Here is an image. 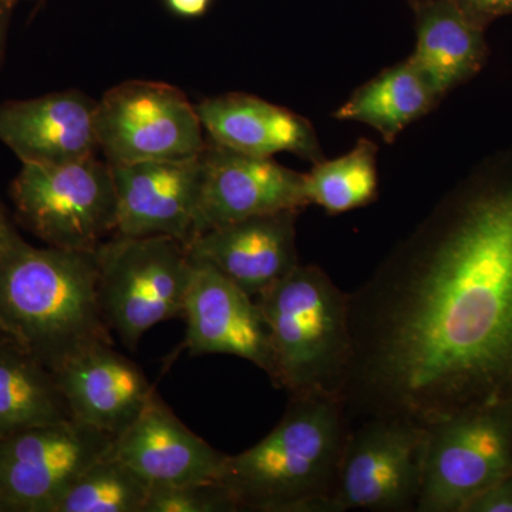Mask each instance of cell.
<instances>
[{"instance_id":"6da1fadb","label":"cell","mask_w":512,"mask_h":512,"mask_svg":"<svg viewBox=\"0 0 512 512\" xmlns=\"http://www.w3.org/2000/svg\"><path fill=\"white\" fill-rule=\"evenodd\" d=\"M350 419L512 400V150L478 164L348 293Z\"/></svg>"},{"instance_id":"7a4b0ae2","label":"cell","mask_w":512,"mask_h":512,"mask_svg":"<svg viewBox=\"0 0 512 512\" xmlns=\"http://www.w3.org/2000/svg\"><path fill=\"white\" fill-rule=\"evenodd\" d=\"M0 335L52 372L96 343H113L99 298L96 251L35 247L9 214L0 224Z\"/></svg>"},{"instance_id":"3957f363","label":"cell","mask_w":512,"mask_h":512,"mask_svg":"<svg viewBox=\"0 0 512 512\" xmlns=\"http://www.w3.org/2000/svg\"><path fill=\"white\" fill-rule=\"evenodd\" d=\"M352 426L336 397H289L268 436L225 458L220 483L241 511L339 512L336 485Z\"/></svg>"},{"instance_id":"277c9868","label":"cell","mask_w":512,"mask_h":512,"mask_svg":"<svg viewBox=\"0 0 512 512\" xmlns=\"http://www.w3.org/2000/svg\"><path fill=\"white\" fill-rule=\"evenodd\" d=\"M256 301L271 333L272 384L289 397L342 400L352 359L348 293L319 266L299 264Z\"/></svg>"},{"instance_id":"5b68a950","label":"cell","mask_w":512,"mask_h":512,"mask_svg":"<svg viewBox=\"0 0 512 512\" xmlns=\"http://www.w3.org/2000/svg\"><path fill=\"white\" fill-rule=\"evenodd\" d=\"M96 256L101 309L127 349L136 350L154 326L183 316L194 271L183 242L116 234Z\"/></svg>"},{"instance_id":"8992f818","label":"cell","mask_w":512,"mask_h":512,"mask_svg":"<svg viewBox=\"0 0 512 512\" xmlns=\"http://www.w3.org/2000/svg\"><path fill=\"white\" fill-rule=\"evenodd\" d=\"M19 225L47 247L96 251L117 231V195L109 161L22 164L9 188Z\"/></svg>"},{"instance_id":"52a82bcc","label":"cell","mask_w":512,"mask_h":512,"mask_svg":"<svg viewBox=\"0 0 512 512\" xmlns=\"http://www.w3.org/2000/svg\"><path fill=\"white\" fill-rule=\"evenodd\" d=\"M512 473V400L426 426L417 512H464L478 494Z\"/></svg>"},{"instance_id":"ba28073f","label":"cell","mask_w":512,"mask_h":512,"mask_svg":"<svg viewBox=\"0 0 512 512\" xmlns=\"http://www.w3.org/2000/svg\"><path fill=\"white\" fill-rule=\"evenodd\" d=\"M99 148L110 164L197 156L207 144L194 104L177 87L131 80L97 101Z\"/></svg>"},{"instance_id":"9c48e42d","label":"cell","mask_w":512,"mask_h":512,"mask_svg":"<svg viewBox=\"0 0 512 512\" xmlns=\"http://www.w3.org/2000/svg\"><path fill=\"white\" fill-rule=\"evenodd\" d=\"M352 426L340 464L339 512L416 511L426 426L403 417H369Z\"/></svg>"},{"instance_id":"30bf717a","label":"cell","mask_w":512,"mask_h":512,"mask_svg":"<svg viewBox=\"0 0 512 512\" xmlns=\"http://www.w3.org/2000/svg\"><path fill=\"white\" fill-rule=\"evenodd\" d=\"M113 437L69 419L0 440V512H50Z\"/></svg>"},{"instance_id":"8fae6325","label":"cell","mask_w":512,"mask_h":512,"mask_svg":"<svg viewBox=\"0 0 512 512\" xmlns=\"http://www.w3.org/2000/svg\"><path fill=\"white\" fill-rule=\"evenodd\" d=\"M204 180L195 237L221 227L278 212L309 207L305 174L274 158L247 156L208 140L202 151Z\"/></svg>"},{"instance_id":"7c38bea8","label":"cell","mask_w":512,"mask_h":512,"mask_svg":"<svg viewBox=\"0 0 512 512\" xmlns=\"http://www.w3.org/2000/svg\"><path fill=\"white\" fill-rule=\"evenodd\" d=\"M192 264L181 348L190 356L229 355L248 360L274 383L271 333L258 301L208 262L192 259Z\"/></svg>"},{"instance_id":"4fadbf2b","label":"cell","mask_w":512,"mask_h":512,"mask_svg":"<svg viewBox=\"0 0 512 512\" xmlns=\"http://www.w3.org/2000/svg\"><path fill=\"white\" fill-rule=\"evenodd\" d=\"M110 165L117 195L116 234L170 237L187 247L195 238L200 207L202 153L173 160Z\"/></svg>"},{"instance_id":"5bb4252c","label":"cell","mask_w":512,"mask_h":512,"mask_svg":"<svg viewBox=\"0 0 512 512\" xmlns=\"http://www.w3.org/2000/svg\"><path fill=\"white\" fill-rule=\"evenodd\" d=\"M55 377L72 419L116 439L143 413L156 387L137 363L96 343L70 357Z\"/></svg>"},{"instance_id":"9a60e30c","label":"cell","mask_w":512,"mask_h":512,"mask_svg":"<svg viewBox=\"0 0 512 512\" xmlns=\"http://www.w3.org/2000/svg\"><path fill=\"white\" fill-rule=\"evenodd\" d=\"M97 101L76 90L0 103V143L22 164L60 165L99 150Z\"/></svg>"},{"instance_id":"2e32d148","label":"cell","mask_w":512,"mask_h":512,"mask_svg":"<svg viewBox=\"0 0 512 512\" xmlns=\"http://www.w3.org/2000/svg\"><path fill=\"white\" fill-rule=\"evenodd\" d=\"M298 215L278 212L208 229L187 245L188 254L256 299L299 265Z\"/></svg>"},{"instance_id":"e0dca14e","label":"cell","mask_w":512,"mask_h":512,"mask_svg":"<svg viewBox=\"0 0 512 512\" xmlns=\"http://www.w3.org/2000/svg\"><path fill=\"white\" fill-rule=\"evenodd\" d=\"M110 453L151 485L220 483L227 458L188 429L157 392Z\"/></svg>"},{"instance_id":"ac0fdd59","label":"cell","mask_w":512,"mask_h":512,"mask_svg":"<svg viewBox=\"0 0 512 512\" xmlns=\"http://www.w3.org/2000/svg\"><path fill=\"white\" fill-rule=\"evenodd\" d=\"M208 140L247 156L272 158L291 153L325 160L311 121L301 114L245 93H228L195 104Z\"/></svg>"},{"instance_id":"d6986e66","label":"cell","mask_w":512,"mask_h":512,"mask_svg":"<svg viewBox=\"0 0 512 512\" xmlns=\"http://www.w3.org/2000/svg\"><path fill=\"white\" fill-rule=\"evenodd\" d=\"M412 6L416 47L410 60L444 99L483 70L490 55L485 29L450 0H419Z\"/></svg>"},{"instance_id":"ffe728a7","label":"cell","mask_w":512,"mask_h":512,"mask_svg":"<svg viewBox=\"0 0 512 512\" xmlns=\"http://www.w3.org/2000/svg\"><path fill=\"white\" fill-rule=\"evenodd\" d=\"M443 101L412 60L387 67L357 87L333 117L375 128L393 143L414 121L427 116Z\"/></svg>"},{"instance_id":"44dd1931","label":"cell","mask_w":512,"mask_h":512,"mask_svg":"<svg viewBox=\"0 0 512 512\" xmlns=\"http://www.w3.org/2000/svg\"><path fill=\"white\" fill-rule=\"evenodd\" d=\"M72 419L55 373L0 335V440Z\"/></svg>"},{"instance_id":"7402d4cb","label":"cell","mask_w":512,"mask_h":512,"mask_svg":"<svg viewBox=\"0 0 512 512\" xmlns=\"http://www.w3.org/2000/svg\"><path fill=\"white\" fill-rule=\"evenodd\" d=\"M305 183L309 204L318 205L328 215L373 204L379 195L377 144L360 138L345 156L313 164Z\"/></svg>"},{"instance_id":"603a6c76","label":"cell","mask_w":512,"mask_h":512,"mask_svg":"<svg viewBox=\"0 0 512 512\" xmlns=\"http://www.w3.org/2000/svg\"><path fill=\"white\" fill-rule=\"evenodd\" d=\"M150 490L146 478L109 453L86 468L50 512H144Z\"/></svg>"},{"instance_id":"cb8c5ba5","label":"cell","mask_w":512,"mask_h":512,"mask_svg":"<svg viewBox=\"0 0 512 512\" xmlns=\"http://www.w3.org/2000/svg\"><path fill=\"white\" fill-rule=\"evenodd\" d=\"M234 495L221 483L151 485L144 512H237Z\"/></svg>"},{"instance_id":"d4e9b609","label":"cell","mask_w":512,"mask_h":512,"mask_svg":"<svg viewBox=\"0 0 512 512\" xmlns=\"http://www.w3.org/2000/svg\"><path fill=\"white\" fill-rule=\"evenodd\" d=\"M464 512H512V473L485 488Z\"/></svg>"},{"instance_id":"484cf974","label":"cell","mask_w":512,"mask_h":512,"mask_svg":"<svg viewBox=\"0 0 512 512\" xmlns=\"http://www.w3.org/2000/svg\"><path fill=\"white\" fill-rule=\"evenodd\" d=\"M471 22L487 29L494 20L511 15L512 0H450Z\"/></svg>"},{"instance_id":"4316f807","label":"cell","mask_w":512,"mask_h":512,"mask_svg":"<svg viewBox=\"0 0 512 512\" xmlns=\"http://www.w3.org/2000/svg\"><path fill=\"white\" fill-rule=\"evenodd\" d=\"M165 2L175 15L183 18H198L207 13L212 0H165Z\"/></svg>"},{"instance_id":"83f0119b","label":"cell","mask_w":512,"mask_h":512,"mask_svg":"<svg viewBox=\"0 0 512 512\" xmlns=\"http://www.w3.org/2000/svg\"><path fill=\"white\" fill-rule=\"evenodd\" d=\"M15 8L8 3H0V64H2L3 56H5L6 39H8V30L10 16Z\"/></svg>"},{"instance_id":"f1b7e54d","label":"cell","mask_w":512,"mask_h":512,"mask_svg":"<svg viewBox=\"0 0 512 512\" xmlns=\"http://www.w3.org/2000/svg\"><path fill=\"white\" fill-rule=\"evenodd\" d=\"M6 215H8V211L5 210L2 202H0V224H2L3 218H5Z\"/></svg>"},{"instance_id":"f546056e","label":"cell","mask_w":512,"mask_h":512,"mask_svg":"<svg viewBox=\"0 0 512 512\" xmlns=\"http://www.w3.org/2000/svg\"><path fill=\"white\" fill-rule=\"evenodd\" d=\"M20 2V0H0V3H8V5L15 6L16 3Z\"/></svg>"},{"instance_id":"4dcf8cb0","label":"cell","mask_w":512,"mask_h":512,"mask_svg":"<svg viewBox=\"0 0 512 512\" xmlns=\"http://www.w3.org/2000/svg\"><path fill=\"white\" fill-rule=\"evenodd\" d=\"M409 2L413 5V3L419 2V0H409Z\"/></svg>"}]
</instances>
